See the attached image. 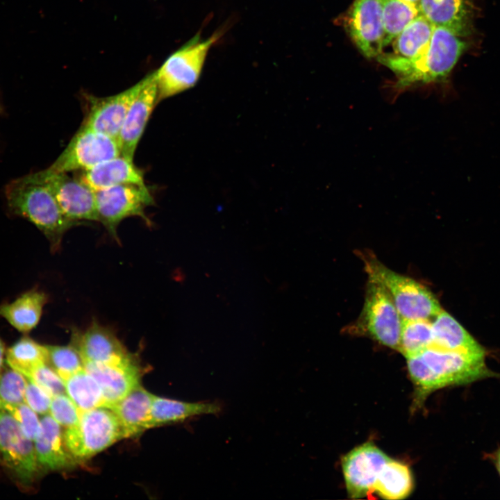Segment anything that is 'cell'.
Here are the masks:
<instances>
[{
    "label": "cell",
    "instance_id": "cell-34",
    "mask_svg": "<svg viewBox=\"0 0 500 500\" xmlns=\"http://www.w3.org/2000/svg\"><path fill=\"white\" fill-rule=\"evenodd\" d=\"M49 415L62 427L68 428L76 425L81 411L67 394L52 397Z\"/></svg>",
    "mask_w": 500,
    "mask_h": 500
},
{
    "label": "cell",
    "instance_id": "cell-35",
    "mask_svg": "<svg viewBox=\"0 0 500 500\" xmlns=\"http://www.w3.org/2000/svg\"><path fill=\"white\" fill-rule=\"evenodd\" d=\"M27 379L33 381L52 397L66 394L65 382L56 370L49 363H44L33 369Z\"/></svg>",
    "mask_w": 500,
    "mask_h": 500
},
{
    "label": "cell",
    "instance_id": "cell-23",
    "mask_svg": "<svg viewBox=\"0 0 500 500\" xmlns=\"http://www.w3.org/2000/svg\"><path fill=\"white\" fill-rule=\"evenodd\" d=\"M47 299L44 292L31 290L12 303L1 305L0 316L18 331L28 333L39 323Z\"/></svg>",
    "mask_w": 500,
    "mask_h": 500
},
{
    "label": "cell",
    "instance_id": "cell-21",
    "mask_svg": "<svg viewBox=\"0 0 500 500\" xmlns=\"http://www.w3.org/2000/svg\"><path fill=\"white\" fill-rule=\"evenodd\" d=\"M153 396L140 385L108 407L117 416L127 438L149 428Z\"/></svg>",
    "mask_w": 500,
    "mask_h": 500
},
{
    "label": "cell",
    "instance_id": "cell-33",
    "mask_svg": "<svg viewBox=\"0 0 500 500\" xmlns=\"http://www.w3.org/2000/svg\"><path fill=\"white\" fill-rule=\"evenodd\" d=\"M27 378L19 372L3 368L0 374V399L12 403H24Z\"/></svg>",
    "mask_w": 500,
    "mask_h": 500
},
{
    "label": "cell",
    "instance_id": "cell-11",
    "mask_svg": "<svg viewBox=\"0 0 500 500\" xmlns=\"http://www.w3.org/2000/svg\"><path fill=\"white\" fill-rule=\"evenodd\" d=\"M345 28L364 56L376 58L384 49L381 0H355L345 17Z\"/></svg>",
    "mask_w": 500,
    "mask_h": 500
},
{
    "label": "cell",
    "instance_id": "cell-10",
    "mask_svg": "<svg viewBox=\"0 0 500 500\" xmlns=\"http://www.w3.org/2000/svg\"><path fill=\"white\" fill-rule=\"evenodd\" d=\"M0 455L1 462L23 483H31L38 472L34 441L25 435L15 419L1 410Z\"/></svg>",
    "mask_w": 500,
    "mask_h": 500
},
{
    "label": "cell",
    "instance_id": "cell-22",
    "mask_svg": "<svg viewBox=\"0 0 500 500\" xmlns=\"http://www.w3.org/2000/svg\"><path fill=\"white\" fill-rule=\"evenodd\" d=\"M222 411L217 402H185L153 396L149 428L184 421L202 415H216Z\"/></svg>",
    "mask_w": 500,
    "mask_h": 500
},
{
    "label": "cell",
    "instance_id": "cell-31",
    "mask_svg": "<svg viewBox=\"0 0 500 500\" xmlns=\"http://www.w3.org/2000/svg\"><path fill=\"white\" fill-rule=\"evenodd\" d=\"M48 351V363L65 381L70 376L83 369L80 353L72 342L66 346L46 345Z\"/></svg>",
    "mask_w": 500,
    "mask_h": 500
},
{
    "label": "cell",
    "instance_id": "cell-29",
    "mask_svg": "<svg viewBox=\"0 0 500 500\" xmlns=\"http://www.w3.org/2000/svg\"><path fill=\"white\" fill-rule=\"evenodd\" d=\"M384 25V47L415 17L420 15L417 6L405 0H381Z\"/></svg>",
    "mask_w": 500,
    "mask_h": 500
},
{
    "label": "cell",
    "instance_id": "cell-38",
    "mask_svg": "<svg viewBox=\"0 0 500 500\" xmlns=\"http://www.w3.org/2000/svg\"><path fill=\"white\" fill-rule=\"evenodd\" d=\"M494 462L497 469L500 475V447L495 453Z\"/></svg>",
    "mask_w": 500,
    "mask_h": 500
},
{
    "label": "cell",
    "instance_id": "cell-30",
    "mask_svg": "<svg viewBox=\"0 0 500 500\" xmlns=\"http://www.w3.org/2000/svg\"><path fill=\"white\" fill-rule=\"evenodd\" d=\"M433 340L430 319H402L399 351L406 358L431 347Z\"/></svg>",
    "mask_w": 500,
    "mask_h": 500
},
{
    "label": "cell",
    "instance_id": "cell-3",
    "mask_svg": "<svg viewBox=\"0 0 500 500\" xmlns=\"http://www.w3.org/2000/svg\"><path fill=\"white\" fill-rule=\"evenodd\" d=\"M5 195L12 212L33 224L49 240L53 251L60 249L69 228L81 224L65 215L38 172L11 181Z\"/></svg>",
    "mask_w": 500,
    "mask_h": 500
},
{
    "label": "cell",
    "instance_id": "cell-4",
    "mask_svg": "<svg viewBox=\"0 0 500 500\" xmlns=\"http://www.w3.org/2000/svg\"><path fill=\"white\" fill-rule=\"evenodd\" d=\"M364 262L368 277L386 288L402 319H431L442 310L438 299L424 285L392 271L373 256H365Z\"/></svg>",
    "mask_w": 500,
    "mask_h": 500
},
{
    "label": "cell",
    "instance_id": "cell-7",
    "mask_svg": "<svg viewBox=\"0 0 500 500\" xmlns=\"http://www.w3.org/2000/svg\"><path fill=\"white\" fill-rule=\"evenodd\" d=\"M402 317L386 288L368 277L363 308L356 329L388 347L399 351Z\"/></svg>",
    "mask_w": 500,
    "mask_h": 500
},
{
    "label": "cell",
    "instance_id": "cell-27",
    "mask_svg": "<svg viewBox=\"0 0 500 500\" xmlns=\"http://www.w3.org/2000/svg\"><path fill=\"white\" fill-rule=\"evenodd\" d=\"M64 382L66 394L81 412L98 407H106V401L100 386L84 367L70 376Z\"/></svg>",
    "mask_w": 500,
    "mask_h": 500
},
{
    "label": "cell",
    "instance_id": "cell-40",
    "mask_svg": "<svg viewBox=\"0 0 500 500\" xmlns=\"http://www.w3.org/2000/svg\"><path fill=\"white\" fill-rule=\"evenodd\" d=\"M0 462H1V455H0Z\"/></svg>",
    "mask_w": 500,
    "mask_h": 500
},
{
    "label": "cell",
    "instance_id": "cell-1",
    "mask_svg": "<svg viewBox=\"0 0 500 500\" xmlns=\"http://www.w3.org/2000/svg\"><path fill=\"white\" fill-rule=\"evenodd\" d=\"M406 358L417 401L442 388L500 376L487 367L485 354L429 347Z\"/></svg>",
    "mask_w": 500,
    "mask_h": 500
},
{
    "label": "cell",
    "instance_id": "cell-12",
    "mask_svg": "<svg viewBox=\"0 0 500 500\" xmlns=\"http://www.w3.org/2000/svg\"><path fill=\"white\" fill-rule=\"evenodd\" d=\"M390 460L383 451L369 442L346 454L342 467L349 497L358 499L374 493L378 478Z\"/></svg>",
    "mask_w": 500,
    "mask_h": 500
},
{
    "label": "cell",
    "instance_id": "cell-25",
    "mask_svg": "<svg viewBox=\"0 0 500 500\" xmlns=\"http://www.w3.org/2000/svg\"><path fill=\"white\" fill-rule=\"evenodd\" d=\"M434 26L422 15L411 21L392 41L394 57L410 59L421 53L430 42ZM390 43V44H391Z\"/></svg>",
    "mask_w": 500,
    "mask_h": 500
},
{
    "label": "cell",
    "instance_id": "cell-20",
    "mask_svg": "<svg viewBox=\"0 0 500 500\" xmlns=\"http://www.w3.org/2000/svg\"><path fill=\"white\" fill-rule=\"evenodd\" d=\"M77 178L94 192L123 184H145L143 172L122 155L81 171Z\"/></svg>",
    "mask_w": 500,
    "mask_h": 500
},
{
    "label": "cell",
    "instance_id": "cell-39",
    "mask_svg": "<svg viewBox=\"0 0 500 500\" xmlns=\"http://www.w3.org/2000/svg\"><path fill=\"white\" fill-rule=\"evenodd\" d=\"M405 1H408V2H410V3H413V4H415V5H416V6H418V3H419V0H405Z\"/></svg>",
    "mask_w": 500,
    "mask_h": 500
},
{
    "label": "cell",
    "instance_id": "cell-6",
    "mask_svg": "<svg viewBox=\"0 0 500 500\" xmlns=\"http://www.w3.org/2000/svg\"><path fill=\"white\" fill-rule=\"evenodd\" d=\"M220 33H215L206 40L198 33L166 60L156 72L158 103L197 83L208 52L220 38Z\"/></svg>",
    "mask_w": 500,
    "mask_h": 500
},
{
    "label": "cell",
    "instance_id": "cell-36",
    "mask_svg": "<svg viewBox=\"0 0 500 500\" xmlns=\"http://www.w3.org/2000/svg\"><path fill=\"white\" fill-rule=\"evenodd\" d=\"M52 397L40 385L27 379L24 403L37 414L46 415L49 412Z\"/></svg>",
    "mask_w": 500,
    "mask_h": 500
},
{
    "label": "cell",
    "instance_id": "cell-17",
    "mask_svg": "<svg viewBox=\"0 0 500 500\" xmlns=\"http://www.w3.org/2000/svg\"><path fill=\"white\" fill-rule=\"evenodd\" d=\"M72 342L78 349L83 363L118 362L133 356L112 331L93 320L83 333H73Z\"/></svg>",
    "mask_w": 500,
    "mask_h": 500
},
{
    "label": "cell",
    "instance_id": "cell-14",
    "mask_svg": "<svg viewBox=\"0 0 500 500\" xmlns=\"http://www.w3.org/2000/svg\"><path fill=\"white\" fill-rule=\"evenodd\" d=\"M144 83V78L115 95H87L88 109L83 125L117 140L125 116Z\"/></svg>",
    "mask_w": 500,
    "mask_h": 500
},
{
    "label": "cell",
    "instance_id": "cell-26",
    "mask_svg": "<svg viewBox=\"0 0 500 500\" xmlns=\"http://www.w3.org/2000/svg\"><path fill=\"white\" fill-rule=\"evenodd\" d=\"M412 487V476L409 467L390 458L378 478L374 492L385 499H402L410 494Z\"/></svg>",
    "mask_w": 500,
    "mask_h": 500
},
{
    "label": "cell",
    "instance_id": "cell-5",
    "mask_svg": "<svg viewBox=\"0 0 500 500\" xmlns=\"http://www.w3.org/2000/svg\"><path fill=\"white\" fill-rule=\"evenodd\" d=\"M126 438L117 416L104 406L81 412L78 423L64 431L66 445L78 461L90 458Z\"/></svg>",
    "mask_w": 500,
    "mask_h": 500
},
{
    "label": "cell",
    "instance_id": "cell-32",
    "mask_svg": "<svg viewBox=\"0 0 500 500\" xmlns=\"http://www.w3.org/2000/svg\"><path fill=\"white\" fill-rule=\"evenodd\" d=\"M0 410L10 414L20 424L25 435L35 440L40 431L37 413L25 403H12L0 399Z\"/></svg>",
    "mask_w": 500,
    "mask_h": 500
},
{
    "label": "cell",
    "instance_id": "cell-13",
    "mask_svg": "<svg viewBox=\"0 0 500 500\" xmlns=\"http://www.w3.org/2000/svg\"><path fill=\"white\" fill-rule=\"evenodd\" d=\"M54 195L65 215L72 221L99 222L95 193L77 177L65 173L38 172Z\"/></svg>",
    "mask_w": 500,
    "mask_h": 500
},
{
    "label": "cell",
    "instance_id": "cell-24",
    "mask_svg": "<svg viewBox=\"0 0 500 500\" xmlns=\"http://www.w3.org/2000/svg\"><path fill=\"white\" fill-rule=\"evenodd\" d=\"M433 344L447 350L485 354L483 348L451 315L441 310L432 322Z\"/></svg>",
    "mask_w": 500,
    "mask_h": 500
},
{
    "label": "cell",
    "instance_id": "cell-37",
    "mask_svg": "<svg viewBox=\"0 0 500 500\" xmlns=\"http://www.w3.org/2000/svg\"><path fill=\"white\" fill-rule=\"evenodd\" d=\"M6 355L3 344L0 339V374L4 368V356Z\"/></svg>",
    "mask_w": 500,
    "mask_h": 500
},
{
    "label": "cell",
    "instance_id": "cell-18",
    "mask_svg": "<svg viewBox=\"0 0 500 500\" xmlns=\"http://www.w3.org/2000/svg\"><path fill=\"white\" fill-rule=\"evenodd\" d=\"M418 8L434 26L447 28L462 38L474 32L475 8L472 0H419Z\"/></svg>",
    "mask_w": 500,
    "mask_h": 500
},
{
    "label": "cell",
    "instance_id": "cell-8",
    "mask_svg": "<svg viewBox=\"0 0 500 500\" xmlns=\"http://www.w3.org/2000/svg\"><path fill=\"white\" fill-rule=\"evenodd\" d=\"M94 193L99 222L117 242V227L126 218L138 217L151 225L145 210L155 201L145 184H123Z\"/></svg>",
    "mask_w": 500,
    "mask_h": 500
},
{
    "label": "cell",
    "instance_id": "cell-9",
    "mask_svg": "<svg viewBox=\"0 0 500 500\" xmlns=\"http://www.w3.org/2000/svg\"><path fill=\"white\" fill-rule=\"evenodd\" d=\"M119 155L116 138L82 124L62 152L45 170L53 174L85 171Z\"/></svg>",
    "mask_w": 500,
    "mask_h": 500
},
{
    "label": "cell",
    "instance_id": "cell-15",
    "mask_svg": "<svg viewBox=\"0 0 500 500\" xmlns=\"http://www.w3.org/2000/svg\"><path fill=\"white\" fill-rule=\"evenodd\" d=\"M158 103L156 72L144 78V83L132 102L117 137L121 155L133 160L137 146L151 112Z\"/></svg>",
    "mask_w": 500,
    "mask_h": 500
},
{
    "label": "cell",
    "instance_id": "cell-28",
    "mask_svg": "<svg viewBox=\"0 0 500 500\" xmlns=\"http://www.w3.org/2000/svg\"><path fill=\"white\" fill-rule=\"evenodd\" d=\"M6 360L10 367L27 378L38 366L48 363V351L46 345L26 336L8 348Z\"/></svg>",
    "mask_w": 500,
    "mask_h": 500
},
{
    "label": "cell",
    "instance_id": "cell-2",
    "mask_svg": "<svg viewBox=\"0 0 500 500\" xmlns=\"http://www.w3.org/2000/svg\"><path fill=\"white\" fill-rule=\"evenodd\" d=\"M468 45L451 30L434 26L429 44L416 57L404 59L382 52L376 59L394 72L397 77L394 88L401 90L417 85L445 82Z\"/></svg>",
    "mask_w": 500,
    "mask_h": 500
},
{
    "label": "cell",
    "instance_id": "cell-19",
    "mask_svg": "<svg viewBox=\"0 0 500 500\" xmlns=\"http://www.w3.org/2000/svg\"><path fill=\"white\" fill-rule=\"evenodd\" d=\"M60 426L50 415L40 419V431L34 444L39 467L45 470L72 468L78 462L66 445Z\"/></svg>",
    "mask_w": 500,
    "mask_h": 500
},
{
    "label": "cell",
    "instance_id": "cell-16",
    "mask_svg": "<svg viewBox=\"0 0 500 500\" xmlns=\"http://www.w3.org/2000/svg\"><path fill=\"white\" fill-rule=\"evenodd\" d=\"M83 367L100 386L107 408L140 385L141 372L134 356L118 362H84Z\"/></svg>",
    "mask_w": 500,
    "mask_h": 500
}]
</instances>
